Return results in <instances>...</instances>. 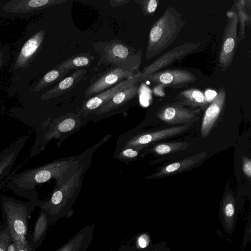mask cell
Masks as SVG:
<instances>
[{"instance_id": "5", "label": "cell", "mask_w": 251, "mask_h": 251, "mask_svg": "<svg viewBox=\"0 0 251 251\" xmlns=\"http://www.w3.org/2000/svg\"><path fill=\"white\" fill-rule=\"evenodd\" d=\"M136 75L133 73L125 71L119 67H111L92 78L90 85L84 92V98L86 99H90Z\"/></svg>"}, {"instance_id": "20", "label": "cell", "mask_w": 251, "mask_h": 251, "mask_svg": "<svg viewBox=\"0 0 251 251\" xmlns=\"http://www.w3.org/2000/svg\"><path fill=\"white\" fill-rule=\"evenodd\" d=\"M177 102L193 108L205 109L210 103L207 101L204 93L201 90L190 88L180 92L177 96Z\"/></svg>"}, {"instance_id": "23", "label": "cell", "mask_w": 251, "mask_h": 251, "mask_svg": "<svg viewBox=\"0 0 251 251\" xmlns=\"http://www.w3.org/2000/svg\"><path fill=\"white\" fill-rule=\"evenodd\" d=\"M189 146L188 143L184 142L166 143L157 145L152 151L158 154L163 155L185 150Z\"/></svg>"}, {"instance_id": "26", "label": "cell", "mask_w": 251, "mask_h": 251, "mask_svg": "<svg viewBox=\"0 0 251 251\" xmlns=\"http://www.w3.org/2000/svg\"><path fill=\"white\" fill-rule=\"evenodd\" d=\"M158 1L156 0H135L146 16L152 15L155 12L158 6Z\"/></svg>"}, {"instance_id": "16", "label": "cell", "mask_w": 251, "mask_h": 251, "mask_svg": "<svg viewBox=\"0 0 251 251\" xmlns=\"http://www.w3.org/2000/svg\"><path fill=\"white\" fill-rule=\"evenodd\" d=\"M45 31H38L24 45L17 57L15 68H21L26 65L41 47L45 38Z\"/></svg>"}, {"instance_id": "36", "label": "cell", "mask_w": 251, "mask_h": 251, "mask_svg": "<svg viewBox=\"0 0 251 251\" xmlns=\"http://www.w3.org/2000/svg\"><path fill=\"white\" fill-rule=\"evenodd\" d=\"M2 64V54L1 52H0V67Z\"/></svg>"}, {"instance_id": "8", "label": "cell", "mask_w": 251, "mask_h": 251, "mask_svg": "<svg viewBox=\"0 0 251 251\" xmlns=\"http://www.w3.org/2000/svg\"><path fill=\"white\" fill-rule=\"evenodd\" d=\"M27 139V136H23L0 152V190L2 186H5L18 169L22 166L19 165L10 173Z\"/></svg>"}, {"instance_id": "31", "label": "cell", "mask_w": 251, "mask_h": 251, "mask_svg": "<svg viewBox=\"0 0 251 251\" xmlns=\"http://www.w3.org/2000/svg\"><path fill=\"white\" fill-rule=\"evenodd\" d=\"M139 246L142 248H145L148 245V239L146 235H143L141 236L138 240Z\"/></svg>"}, {"instance_id": "18", "label": "cell", "mask_w": 251, "mask_h": 251, "mask_svg": "<svg viewBox=\"0 0 251 251\" xmlns=\"http://www.w3.org/2000/svg\"><path fill=\"white\" fill-rule=\"evenodd\" d=\"M86 73V70L84 68L76 70L72 74L61 80L57 85L43 94L41 99L47 100L65 94L78 83Z\"/></svg>"}, {"instance_id": "21", "label": "cell", "mask_w": 251, "mask_h": 251, "mask_svg": "<svg viewBox=\"0 0 251 251\" xmlns=\"http://www.w3.org/2000/svg\"><path fill=\"white\" fill-rule=\"evenodd\" d=\"M94 58V57L89 52L79 53L64 60L55 67L68 69L70 71L72 69L77 70L79 68L88 67Z\"/></svg>"}, {"instance_id": "32", "label": "cell", "mask_w": 251, "mask_h": 251, "mask_svg": "<svg viewBox=\"0 0 251 251\" xmlns=\"http://www.w3.org/2000/svg\"><path fill=\"white\" fill-rule=\"evenodd\" d=\"M225 213L227 216H232L234 213V208L231 203H228L225 207Z\"/></svg>"}, {"instance_id": "29", "label": "cell", "mask_w": 251, "mask_h": 251, "mask_svg": "<svg viewBox=\"0 0 251 251\" xmlns=\"http://www.w3.org/2000/svg\"><path fill=\"white\" fill-rule=\"evenodd\" d=\"M138 152L132 149H126L124 150L122 154L124 156L129 157V158H133L137 156Z\"/></svg>"}, {"instance_id": "27", "label": "cell", "mask_w": 251, "mask_h": 251, "mask_svg": "<svg viewBox=\"0 0 251 251\" xmlns=\"http://www.w3.org/2000/svg\"><path fill=\"white\" fill-rule=\"evenodd\" d=\"M74 119L69 118L62 121L58 126V129L61 132H68L72 130L75 126Z\"/></svg>"}, {"instance_id": "24", "label": "cell", "mask_w": 251, "mask_h": 251, "mask_svg": "<svg viewBox=\"0 0 251 251\" xmlns=\"http://www.w3.org/2000/svg\"><path fill=\"white\" fill-rule=\"evenodd\" d=\"M239 4H237L238 12H237L238 17V22L240 24V33L237 37L238 43L242 41L245 38V25L247 24L248 22L250 23V17L243 10V4L244 1H242V3H240V1H238Z\"/></svg>"}, {"instance_id": "4", "label": "cell", "mask_w": 251, "mask_h": 251, "mask_svg": "<svg viewBox=\"0 0 251 251\" xmlns=\"http://www.w3.org/2000/svg\"><path fill=\"white\" fill-rule=\"evenodd\" d=\"M226 17L227 22L223 36L219 58V65L224 71L231 65L238 44L237 12L228 11L226 13Z\"/></svg>"}, {"instance_id": "6", "label": "cell", "mask_w": 251, "mask_h": 251, "mask_svg": "<svg viewBox=\"0 0 251 251\" xmlns=\"http://www.w3.org/2000/svg\"><path fill=\"white\" fill-rule=\"evenodd\" d=\"M200 45L201 43L185 42L167 52L140 72V75L143 80H145L148 75L196 52Z\"/></svg>"}, {"instance_id": "17", "label": "cell", "mask_w": 251, "mask_h": 251, "mask_svg": "<svg viewBox=\"0 0 251 251\" xmlns=\"http://www.w3.org/2000/svg\"><path fill=\"white\" fill-rule=\"evenodd\" d=\"M40 210V214L34 224L32 232L29 231L26 238L32 251H35L45 239L49 226L50 225L46 212L42 209Z\"/></svg>"}, {"instance_id": "2", "label": "cell", "mask_w": 251, "mask_h": 251, "mask_svg": "<svg viewBox=\"0 0 251 251\" xmlns=\"http://www.w3.org/2000/svg\"><path fill=\"white\" fill-rule=\"evenodd\" d=\"M93 48L99 54L100 62L119 67L125 71L139 74L141 59V50H137L121 41L114 39L108 42H98Z\"/></svg>"}, {"instance_id": "9", "label": "cell", "mask_w": 251, "mask_h": 251, "mask_svg": "<svg viewBox=\"0 0 251 251\" xmlns=\"http://www.w3.org/2000/svg\"><path fill=\"white\" fill-rule=\"evenodd\" d=\"M140 74L133 77L123 80L111 88L83 101L81 111L83 113L95 112L104 104L109 101L117 93L143 80Z\"/></svg>"}, {"instance_id": "25", "label": "cell", "mask_w": 251, "mask_h": 251, "mask_svg": "<svg viewBox=\"0 0 251 251\" xmlns=\"http://www.w3.org/2000/svg\"><path fill=\"white\" fill-rule=\"evenodd\" d=\"M13 242L11 233L5 224L0 226V251H8V248Z\"/></svg>"}, {"instance_id": "33", "label": "cell", "mask_w": 251, "mask_h": 251, "mask_svg": "<svg viewBox=\"0 0 251 251\" xmlns=\"http://www.w3.org/2000/svg\"><path fill=\"white\" fill-rule=\"evenodd\" d=\"M129 1L126 0H109L110 4L114 7H117L128 3Z\"/></svg>"}, {"instance_id": "34", "label": "cell", "mask_w": 251, "mask_h": 251, "mask_svg": "<svg viewBox=\"0 0 251 251\" xmlns=\"http://www.w3.org/2000/svg\"><path fill=\"white\" fill-rule=\"evenodd\" d=\"M117 251H139L134 246L125 245L121 246Z\"/></svg>"}, {"instance_id": "30", "label": "cell", "mask_w": 251, "mask_h": 251, "mask_svg": "<svg viewBox=\"0 0 251 251\" xmlns=\"http://www.w3.org/2000/svg\"><path fill=\"white\" fill-rule=\"evenodd\" d=\"M216 94L217 92L211 90H207L205 92L204 96L207 101L210 103L216 96Z\"/></svg>"}, {"instance_id": "35", "label": "cell", "mask_w": 251, "mask_h": 251, "mask_svg": "<svg viewBox=\"0 0 251 251\" xmlns=\"http://www.w3.org/2000/svg\"><path fill=\"white\" fill-rule=\"evenodd\" d=\"M17 250V246L15 242L13 241V242L10 244L8 248V251H16Z\"/></svg>"}, {"instance_id": "14", "label": "cell", "mask_w": 251, "mask_h": 251, "mask_svg": "<svg viewBox=\"0 0 251 251\" xmlns=\"http://www.w3.org/2000/svg\"><path fill=\"white\" fill-rule=\"evenodd\" d=\"M94 227V225L83 227L55 251H86L92 241Z\"/></svg>"}, {"instance_id": "28", "label": "cell", "mask_w": 251, "mask_h": 251, "mask_svg": "<svg viewBox=\"0 0 251 251\" xmlns=\"http://www.w3.org/2000/svg\"><path fill=\"white\" fill-rule=\"evenodd\" d=\"M242 169L244 174L249 179L251 178V160L247 157L244 156L242 159Z\"/></svg>"}, {"instance_id": "11", "label": "cell", "mask_w": 251, "mask_h": 251, "mask_svg": "<svg viewBox=\"0 0 251 251\" xmlns=\"http://www.w3.org/2000/svg\"><path fill=\"white\" fill-rule=\"evenodd\" d=\"M226 99V92L223 87L205 109L200 129L203 138L208 136L214 125L224 109Z\"/></svg>"}, {"instance_id": "3", "label": "cell", "mask_w": 251, "mask_h": 251, "mask_svg": "<svg viewBox=\"0 0 251 251\" xmlns=\"http://www.w3.org/2000/svg\"><path fill=\"white\" fill-rule=\"evenodd\" d=\"M35 205L30 201H23L1 196L0 208L4 224L9 228L13 241L26 240L29 233L28 220Z\"/></svg>"}, {"instance_id": "22", "label": "cell", "mask_w": 251, "mask_h": 251, "mask_svg": "<svg viewBox=\"0 0 251 251\" xmlns=\"http://www.w3.org/2000/svg\"><path fill=\"white\" fill-rule=\"evenodd\" d=\"M70 72L65 69L54 67L49 71L39 80L34 89V91L38 92L61 79Z\"/></svg>"}, {"instance_id": "1", "label": "cell", "mask_w": 251, "mask_h": 251, "mask_svg": "<svg viewBox=\"0 0 251 251\" xmlns=\"http://www.w3.org/2000/svg\"><path fill=\"white\" fill-rule=\"evenodd\" d=\"M185 22L174 7L170 6L152 25L145 53L147 59L159 54L170 46L181 31Z\"/></svg>"}, {"instance_id": "13", "label": "cell", "mask_w": 251, "mask_h": 251, "mask_svg": "<svg viewBox=\"0 0 251 251\" xmlns=\"http://www.w3.org/2000/svg\"><path fill=\"white\" fill-rule=\"evenodd\" d=\"M67 0H13L6 3L3 9L12 13H26L66 2Z\"/></svg>"}, {"instance_id": "7", "label": "cell", "mask_w": 251, "mask_h": 251, "mask_svg": "<svg viewBox=\"0 0 251 251\" xmlns=\"http://www.w3.org/2000/svg\"><path fill=\"white\" fill-rule=\"evenodd\" d=\"M146 79L162 87L176 89L193 83L197 78L193 74L186 70L168 69L150 75Z\"/></svg>"}, {"instance_id": "12", "label": "cell", "mask_w": 251, "mask_h": 251, "mask_svg": "<svg viewBox=\"0 0 251 251\" xmlns=\"http://www.w3.org/2000/svg\"><path fill=\"white\" fill-rule=\"evenodd\" d=\"M192 125V123L186 124L145 133L132 139L126 145L134 148L141 147L144 145L179 134L187 130Z\"/></svg>"}, {"instance_id": "10", "label": "cell", "mask_w": 251, "mask_h": 251, "mask_svg": "<svg viewBox=\"0 0 251 251\" xmlns=\"http://www.w3.org/2000/svg\"><path fill=\"white\" fill-rule=\"evenodd\" d=\"M199 109H191L176 102L166 105L161 108L157 113L159 119L169 125L186 124L195 120Z\"/></svg>"}, {"instance_id": "19", "label": "cell", "mask_w": 251, "mask_h": 251, "mask_svg": "<svg viewBox=\"0 0 251 251\" xmlns=\"http://www.w3.org/2000/svg\"><path fill=\"white\" fill-rule=\"evenodd\" d=\"M137 84L127 87L115 94L107 102L98 109L95 112L103 114L117 108L135 98L138 92Z\"/></svg>"}, {"instance_id": "15", "label": "cell", "mask_w": 251, "mask_h": 251, "mask_svg": "<svg viewBox=\"0 0 251 251\" xmlns=\"http://www.w3.org/2000/svg\"><path fill=\"white\" fill-rule=\"evenodd\" d=\"M206 155L205 152H202L184 159L172 163L165 166L158 172L151 176L150 177L157 178L187 170L198 164Z\"/></svg>"}]
</instances>
